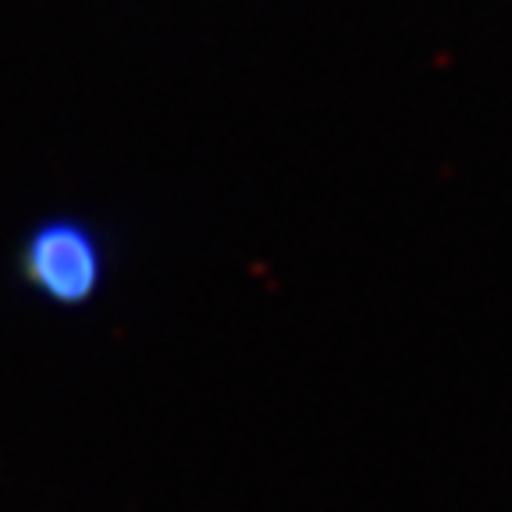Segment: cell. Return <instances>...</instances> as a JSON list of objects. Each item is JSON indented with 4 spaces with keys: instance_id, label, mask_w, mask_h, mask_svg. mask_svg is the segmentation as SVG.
Returning <instances> with one entry per match:
<instances>
[{
    "instance_id": "cell-1",
    "label": "cell",
    "mask_w": 512,
    "mask_h": 512,
    "mask_svg": "<svg viewBox=\"0 0 512 512\" xmlns=\"http://www.w3.org/2000/svg\"><path fill=\"white\" fill-rule=\"evenodd\" d=\"M104 246L79 221H47L22 246V278L50 303L79 306L104 281Z\"/></svg>"
}]
</instances>
